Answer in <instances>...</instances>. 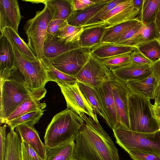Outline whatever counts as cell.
<instances>
[{
  "label": "cell",
  "instance_id": "cell-1",
  "mask_svg": "<svg viewBox=\"0 0 160 160\" xmlns=\"http://www.w3.org/2000/svg\"><path fill=\"white\" fill-rule=\"evenodd\" d=\"M84 123L75 138V160H119L118 151L100 124L84 113Z\"/></svg>",
  "mask_w": 160,
  "mask_h": 160
},
{
  "label": "cell",
  "instance_id": "cell-2",
  "mask_svg": "<svg viewBox=\"0 0 160 160\" xmlns=\"http://www.w3.org/2000/svg\"><path fill=\"white\" fill-rule=\"evenodd\" d=\"M84 123L83 119L73 111L67 108L55 115L48 126L44 137L47 148H55L74 141Z\"/></svg>",
  "mask_w": 160,
  "mask_h": 160
},
{
  "label": "cell",
  "instance_id": "cell-3",
  "mask_svg": "<svg viewBox=\"0 0 160 160\" xmlns=\"http://www.w3.org/2000/svg\"><path fill=\"white\" fill-rule=\"evenodd\" d=\"M5 36L12 48L14 55V68L8 78L14 79L24 85L31 91L45 88L50 81L46 68L40 60L30 61L18 51L12 40Z\"/></svg>",
  "mask_w": 160,
  "mask_h": 160
},
{
  "label": "cell",
  "instance_id": "cell-4",
  "mask_svg": "<svg viewBox=\"0 0 160 160\" xmlns=\"http://www.w3.org/2000/svg\"><path fill=\"white\" fill-rule=\"evenodd\" d=\"M1 123L22 102L46 90L45 88L31 91L22 83L12 79L0 81Z\"/></svg>",
  "mask_w": 160,
  "mask_h": 160
},
{
  "label": "cell",
  "instance_id": "cell-5",
  "mask_svg": "<svg viewBox=\"0 0 160 160\" xmlns=\"http://www.w3.org/2000/svg\"><path fill=\"white\" fill-rule=\"evenodd\" d=\"M116 142L126 152L140 150L160 155V131L142 133L121 128L112 130Z\"/></svg>",
  "mask_w": 160,
  "mask_h": 160
},
{
  "label": "cell",
  "instance_id": "cell-6",
  "mask_svg": "<svg viewBox=\"0 0 160 160\" xmlns=\"http://www.w3.org/2000/svg\"><path fill=\"white\" fill-rule=\"evenodd\" d=\"M52 20L50 12L44 5L42 10L37 11L35 16L27 20L24 27L27 37V44L39 60L45 58L44 46L48 26Z\"/></svg>",
  "mask_w": 160,
  "mask_h": 160
},
{
  "label": "cell",
  "instance_id": "cell-7",
  "mask_svg": "<svg viewBox=\"0 0 160 160\" xmlns=\"http://www.w3.org/2000/svg\"><path fill=\"white\" fill-rule=\"evenodd\" d=\"M130 93L128 96L130 130L142 133L159 130L160 125L152 116L149 102Z\"/></svg>",
  "mask_w": 160,
  "mask_h": 160
},
{
  "label": "cell",
  "instance_id": "cell-8",
  "mask_svg": "<svg viewBox=\"0 0 160 160\" xmlns=\"http://www.w3.org/2000/svg\"><path fill=\"white\" fill-rule=\"evenodd\" d=\"M75 77L78 82L97 88L111 81L113 76L111 71L91 52L88 62Z\"/></svg>",
  "mask_w": 160,
  "mask_h": 160
},
{
  "label": "cell",
  "instance_id": "cell-9",
  "mask_svg": "<svg viewBox=\"0 0 160 160\" xmlns=\"http://www.w3.org/2000/svg\"><path fill=\"white\" fill-rule=\"evenodd\" d=\"M91 48H80L67 52L52 60V65L60 71L75 76L88 62Z\"/></svg>",
  "mask_w": 160,
  "mask_h": 160
},
{
  "label": "cell",
  "instance_id": "cell-10",
  "mask_svg": "<svg viewBox=\"0 0 160 160\" xmlns=\"http://www.w3.org/2000/svg\"><path fill=\"white\" fill-rule=\"evenodd\" d=\"M57 84L66 101L67 108L78 115L84 113L98 121L97 114L81 92L78 82L72 85Z\"/></svg>",
  "mask_w": 160,
  "mask_h": 160
},
{
  "label": "cell",
  "instance_id": "cell-11",
  "mask_svg": "<svg viewBox=\"0 0 160 160\" xmlns=\"http://www.w3.org/2000/svg\"><path fill=\"white\" fill-rule=\"evenodd\" d=\"M111 83L119 122L118 128L130 130L128 96L130 91L125 82L114 76Z\"/></svg>",
  "mask_w": 160,
  "mask_h": 160
},
{
  "label": "cell",
  "instance_id": "cell-12",
  "mask_svg": "<svg viewBox=\"0 0 160 160\" xmlns=\"http://www.w3.org/2000/svg\"><path fill=\"white\" fill-rule=\"evenodd\" d=\"M139 13V11L134 8L132 0H123L104 15L96 25H105L107 27H110L135 19H138Z\"/></svg>",
  "mask_w": 160,
  "mask_h": 160
},
{
  "label": "cell",
  "instance_id": "cell-13",
  "mask_svg": "<svg viewBox=\"0 0 160 160\" xmlns=\"http://www.w3.org/2000/svg\"><path fill=\"white\" fill-rule=\"evenodd\" d=\"M96 89L112 130L118 128L119 122L111 81L105 82Z\"/></svg>",
  "mask_w": 160,
  "mask_h": 160
},
{
  "label": "cell",
  "instance_id": "cell-14",
  "mask_svg": "<svg viewBox=\"0 0 160 160\" xmlns=\"http://www.w3.org/2000/svg\"><path fill=\"white\" fill-rule=\"evenodd\" d=\"M126 83L131 93L147 100H154L157 84L152 73L144 78L129 80Z\"/></svg>",
  "mask_w": 160,
  "mask_h": 160
},
{
  "label": "cell",
  "instance_id": "cell-15",
  "mask_svg": "<svg viewBox=\"0 0 160 160\" xmlns=\"http://www.w3.org/2000/svg\"><path fill=\"white\" fill-rule=\"evenodd\" d=\"M150 65L132 62L111 71L114 77L126 82L129 80L143 78L150 75L152 73Z\"/></svg>",
  "mask_w": 160,
  "mask_h": 160
},
{
  "label": "cell",
  "instance_id": "cell-16",
  "mask_svg": "<svg viewBox=\"0 0 160 160\" xmlns=\"http://www.w3.org/2000/svg\"><path fill=\"white\" fill-rule=\"evenodd\" d=\"M15 129L21 140L28 143L41 158L46 160L47 148L42 142L35 128L27 125L22 124L18 126Z\"/></svg>",
  "mask_w": 160,
  "mask_h": 160
},
{
  "label": "cell",
  "instance_id": "cell-17",
  "mask_svg": "<svg viewBox=\"0 0 160 160\" xmlns=\"http://www.w3.org/2000/svg\"><path fill=\"white\" fill-rule=\"evenodd\" d=\"M0 81L8 79L13 68L14 55L12 46L4 36L0 37Z\"/></svg>",
  "mask_w": 160,
  "mask_h": 160
},
{
  "label": "cell",
  "instance_id": "cell-18",
  "mask_svg": "<svg viewBox=\"0 0 160 160\" xmlns=\"http://www.w3.org/2000/svg\"><path fill=\"white\" fill-rule=\"evenodd\" d=\"M112 0H96V3L82 10L74 11L67 19L68 24L83 27L86 22Z\"/></svg>",
  "mask_w": 160,
  "mask_h": 160
},
{
  "label": "cell",
  "instance_id": "cell-19",
  "mask_svg": "<svg viewBox=\"0 0 160 160\" xmlns=\"http://www.w3.org/2000/svg\"><path fill=\"white\" fill-rule=\"evenodd\" d=\"M47 92L46 90L22 102L5 120L3 123L6 124L26 113L44 109L46 104L45 102H41L40 101L45 97Z\"/></svg>",
  "mask_w": 160,
  "mask_h": 160
},
{
  "label": "cell",
  "instance_id": "cell-20",
  "mask_svg": "<svg viewBox=\"0 0 160 160\" xmlns=\"http://www.w3.org/2000/svg\"><path fill=\"white\" fill-rule=\"evenodd\" d=\"M137 49L135 47L114 43H101L91 49V53L99 58H109L131 53Z\"/></svg>",
  "mask_w": 160,
  "mask_h": 160
},
{
  "label": "cell",
  "instance_id": "cell-21",
  "mask_svg": "<svg viewBox=\"0 0 160 160\" xmlns=\"http://www.w3.org/2000/svg\"><path fill=\"white\" fill-rule=\"evenodd\" d=\"M107 26L95 25L83 28L78 41L81 48L92 49L101 43V40Z\"/></svg>",
  "mask_w": 160,
  "mask_h": 160
},
{
  "label": "cell",
  "instance_id": "cell-22",
  "mask_svg": "<svg viewBox=\"0 0 160 160\" xmlns=\"http://www.w3.org/2000/svg\"><path fill=\"white\" fill-rule=\"evenodd\" d=\"M41 3L47 6L52 20H67L74 11L71 0H41Z\"/></svg>",
  "mask_w": 160,
  "mask_h": 160
},
{
  "label": "cell",
  "instance_id": "cell-23",
  "mask_svg": "<svg viewBox=\"0 0 160 160\" xmlns=\"http://www.w3.org/2000/svg\"><path fill=\"white\" fill-rule=\"evenodd\" d=\"M0 8L3 10L8 27L18 33V26L23 17L21 14L18 1L1 0Z\"/></svg>",
  "mask_w": 160,
  "mask_h": 160
},
{
  "label": "cell",
  "instance_id": "cell-24",
  "mask_svg": "<svg viewBox=\"0 0 160 160\" xmlns=\"http://www.w3.org/2000/svg\"><path fill=\"white\" fill-rule=\"evenodd\" d=\"M78 83L81 92L95 112L101 117L109 127L110 124L108 119L102 107L96 88L79 82Z\"/></svg>",
  "mask_w": 160,
  "mask_h": 160
},
{
  "label": "cell",
  "instance_id": "cell-25",
  "mask_svg": "<svg viewBox=\"0 0 160 160\" xmlns=\"http://www.w3.org/2000/svg\"><path fill=\"white\" fill-rule=\"evenodd\" d=\"M80 48L78 42L66 44L59 41L56 37L45 42L43 49L44 57L51 60L62 54Z\"/></svg>",
  "mask_w": 160,
  "mask_h": 160
},
{
  "label": "cell",
  "instance_id": "cell-26",
  "mask_svg": "<svg viewBox=\"0 0 160 160\" xmlns=\"http://www.w3.org/2000/svg\"><path fill=\"white\" fill-rule=\"evenodd\" d=\"M159 38L154 22H153L146 25L143 24L139 30L122 45L136 47L141 43Z\"/></svg>",
  "mask_w": 160,
  "mask_h": 160
},
{
  "label": "cell",
  "instance_id": "cell-27",
  "mask_svg": "<svg viewBox=\"0 0 160 160\" xmlns=\"http://www.w3.org/2000/svg\"><path fill=\"white\" fill-rule=\"evenodd\" d=\"M74 141L56 148H47L46 160H75Z\"/></svg>",
  "mask_w": 160,
  "mask_h": 160
},
{
  "label": "cell",
  "instance_id": "cell-28",
  "mask_svg": "<svg viewBox=\"0 0 160 160\" xmlns=\"http://www.w3.org/2000/svg\"><path fill=\"white\" fill-rule=\"evenodd\" d=\"M140 21L138 19H135L110 27H106L101 43H114L127 30Z\"/></svg>",
  "mask_w": 160,
  "mask_h": 160
},
{
  "label": "cell",
  "instance_id": "cell-29",
  "mask_svg": "<svg viewBox=\"0 0 160 160\" xmlns=\"http://www.w3.org/2000/svg\"><path fill=\"white\" fill-rule=\"evenodd\" d=\"M40 60L46 68L50 81L69 85L74 84L78 82L75 76L68 75L58 70L53 66L48 59L44 58Z\"/></svg>",
  "mask_w": 160,
  "mask_h": 160
},
{
  "label": "cell",
  "instance_id": "cell-30",
  "mask_svg": "<svg viewBox=\"0 0 160 160\" xmlns=\"http://www.w3.org/2000/svg\"><path fill=\"white\" fill-rule=\"evenodd\" d=\"M2 34L8 36L12 40L18 51L26 59L32 61L38 60L28 44L12 28L5 27L1 32L0 35Z\"/></svg>",
  "mask_w": 160,
  "mask_h": 160
},
{
  "label": "cell",
  "instance_id": "cell-31",
  "mask_svg": "<svg viewBox=\"0 0 160 160\" xmlns=\"http://www.w3.org/2000/svg\"><path fill=\"white\" fill-rule=\"evenodd\" d=\"M21 142L18 133L10 130L7 135L6 160H22Z\"/></svg>",
  "mask_w": 160,
  "mask_h": 160
},
{
  "label": "cell",
  "instance_id": "cell-32",
  "mask_svg": "<svg viewBox=\"0 0 160 160\" xmlns=\"http://www.w3.org/2000/svg\"><path fill=\"white\" fill-rule=\"evenodd\" d=\"M83 28V27L70 25L67 22L60 29L58 38L60 42L66 44L78 42Z\"/></svg>",
  "mask_w": 160,
  "mask_h": 160
},
{
  "label": "cell",
  "instance_id": "cell-33",
  "mask_svg": "<svg viewBox=\"0 0 160 160\" xmlns=\"http://www.w3.org/2000/svg\"><path fill=\"white\" fill-rule=\"evenodd\" d=\"M160 4V0H143L138 19L145 25L154 22Z\"/></svg>",
  "mask_w": 160,
  "mask_h": 160
},
{
  "label": "cell",
  "instance_id": "cell-34",
  "mask_svg": "<svg viewBox=\"0 0 160 160\" xmlns=\"http://www.w3.org/2000/svg\"><path fill=\"white\" fill-rule=\"evenodd\" d=\"M137 49L152 62L160 58V43L155 39L139 44Z\"/></svg>",
  "mask_w": 160,
  "mask_h": 160
},
{
  "label": "cell",
  "instance_id": "cell-35",
  "mask_svg": "<svg viewBox=\"0 0 160 160\" xmlns=\"http://www.w3.org/2000/svg\"><path fill=\"white\" fill-rule=\"evenodd\" d=\"M44 110H41L26 113L22 116L8 122L7 124L10 130L14 131L18 126L26 124L33 127L38 123L43 114Z\"/></svg>",
  "mask_w": 160,
  "mask_h": 160
},
{
  "label": "cell",
  "instance_id": "cell-36",
  "mask_svg": "<svg viewBox=\"0 0 160 160\" xmlns=\"http://www.w3.org/2000/svg\"><path fill=\"white\" fill-rule=\"evenodd\" d=\"M131 53L118 55L109 58H99L111 71L127 65L132 62Z\"/></svg>",
  "mask_w": 160,
  "mask_h": 160
},
{
  "label": "cell",
  "instance_id": "cell-37",
  "mask_svg": "<svg viewBox=\"0 0 160 160\" xmlns=\"http://www.w3.org/2000/svg\"><path fill=\"white\" fill-rule=\"evenodd\" d=\"M123 1V0H112L88 21L83 27L85 28L97 24L104 15Z\"/></svg>",
  "mask_w": 160,
  "mask_h": 160
},
{
  "label": "cell",
  "instance_id": "cell-38",
  "mask_svg": "<svg viewBox=\"0 0 160 160\" xmlns=\"http://www.w3.org/2000/svg\"><path fill=\"white\" fill-rule=\"evenodd\" d=\"M66 22V20L62 19L51 20L48 26L45 42H48L57 37L60 29Z\"/></svg>",
  "mask_w": 160,
  "mask_h": 160
},
{
  "label": "cell",
  "instance_id": "cell-39",
  "mask_svg": "<svg viewBox=\"0 0 160 160\" xmlns=\"http://www.w3.org/2000/svg\"><path fill=\"white\" fill-rule=\"evenodd\" d=\"M21 141L22 160H43L30 145L23 140Z\"/></svg>",
  "mask_w": 160,
  "mask_h": 160
},
{
  "label": "cell",
  "instance_id": "cell-40",
  "mask_svg": "<svg viewBox=\"0 0 160 160\" xmlns=\"http://www.w3.org/2000/svg\"><path fill=\"white\" fill-rule=\"evenodd\" d=\"M128 153L133 160H160V155L152 152L133 150Z\"/></svg>",
  "mask_w": 160,
  "mask_h": 160
},
{
  "label": "cell",
  "instance_id": "cell-41",
  "mask_svg": "<svg viewBox=\"0 0 160 160\" xmlns=\"http://www.w3.org/2000/svg\"><path fill=\"white\" fill-rule=\"evenodd\" d=\"M7 125L5 124L0 128V160H6L7 153Z\"/></svg>",
  "mask_w": 160,
  "mask_h": 160
},
{
  "label": "cell",
  "instance_id": "cell-42",
  "mask_svg": "<svg viewBox=\"0 0 160 160\" xmlns=\"http://www.w3.org/2000/svg\"><path fill=\"white\" fill-rule=\"evenodd\" d=\"M143 23L140 21L125 32L114 44L122 45L123 43L132 37L141 28Z\"/></svg>",
  "mask_w": 160,
  "mask_h": 160
},
{
  "label": "cell",
  "instance_id": "cell-43",
  "mask_svg": "<svg viewBox=\"0 0 160 160\" xmlns=\"http://www.w3.org/2000/svg\"><path fill=\"white\" fill-rule=\"evenodd\" d=\"M132 62L140 64L151 65L153 63L137 49L131 53Z\"/></svg>",
  "mask_w": 160,
  "mask_h": 160
},
{
  "label": "cell",
  "instance_id": "cell-44",
  "mask_svg": "<svg viewBox=\"0 0 160 160\" xmlns=\"http://www.w3.org/2000/svg\"><path fill=\"white\" fill-rule=\"evenodd\" d=\"M74 11L82 10L95 4L96 0H71Z\"/></svg>",
  "mask_w": 160,
  "mask_h": 160
},
{
  "label": "cell",
  "instance_id": "cell-45",
  "mask_svg": "<svg viewBox=\"0 0 160 160\" xmlns=\"http://www.w3.org/2000/svg\"><path fill=\"white\" fill-rule=\"evenodd\" d=\"M150 68L152 74L157 83V88L160 87V58L153 62L150 65Z\"/></svg>",
  "mask_w": 160,
  "mask_h": 160
},
{
  "label": "cell",
  "instance_id": "cell-46",
  "mask_svg": "<svg viewBox=\"0 0 160 160\" xmlns=\"http://www.w3.org/2000/svg\"><path fill=\"white\" fill-rule=\"evenodd\" d=\"M149 105L152 117L160 125V106L152 104L150 101Z\"/></svg>",
  "mask_w": 160,
  "mask_h": 160
},
{
  "label": "cell",
  "instance_id": "cell-47",
  "mask_svg": "<svg viewBox=\"0 0 160 160\" xmlns=\"http://www.w3.org/2000/svg\"><path fill=\"white\" fill-rule=\"evenodd\" d=\"M154 22L160 38V4L155 15Z\"/></svg>",
  "mask_w": 160,
  "mask_h": 160
},
{
  "label": "cell",
  "instance_id": "cell-48",
  "mask_svg": "<svg viewBox=\"0 0 160 160\" xmlns=\"http://www.w3.org/2000/svg\"><path fill=\"white\" fill-rule=\"evenodd\" d=\"M132 1L134 8L140 12L142 6L143 0H132Z\"/></svg>",
  "mask_w": 160,
  "mask_h": 160
},
{
  "label": "cell",
  "instance_id": "cell-49",
  "mask_svg": "<svg viewBox=\"0 0 160 160\" xmlns=\"http://www.w3.org/2000/svg\"><path fill=\"white\" fill-rule=\"evenodd\" d=\"M154 100L155 105L157 106L160 103V87L157 88Z\"/></svg>",
  "mask_w": 160,
  "mask_h": 160
},
{
  "label": "cell",
  "instance_id": "cell-50",
  "mask_svg": "<svg viewBox=\"0 0 160 160\" xmlns=\"http://www.w3.org/2000/svg\"><path fill=\"white\" fill-rule=\"evenodd\" d=\"M157 106H160V103H159Z\"/></svg>",
  "mask_w": 160,
  "mask_h": 160
},
{
  "label": "cell",
  "instance_id": "cell-51",
  "mask_svg": "<svg viewBox=\"0 0 160 160\" xmlns=\"http://www.w3.org/2000/svg\"><path fill=\"white\" fill-rule=\"evenodd\" d=\"M159 42L160 43V38H159Z\"/></svg>",
  "mask_w": 160,
  "mask_h": 160
},
{
  "label": "cell",
  "instance_id": "cell-52",
  "mask_svg": "<svg viewBox=\"0 0 160 160\" xmlns=\"http://www.w3.org/2000/svg\"><path fill=\"white\" fill-rule=\"evenodd\" d=\"M159 131H160V125L159 129Z\"/></svg>",
  "mask_w": 160,
  "mask_h": 160
}]
</instances>
